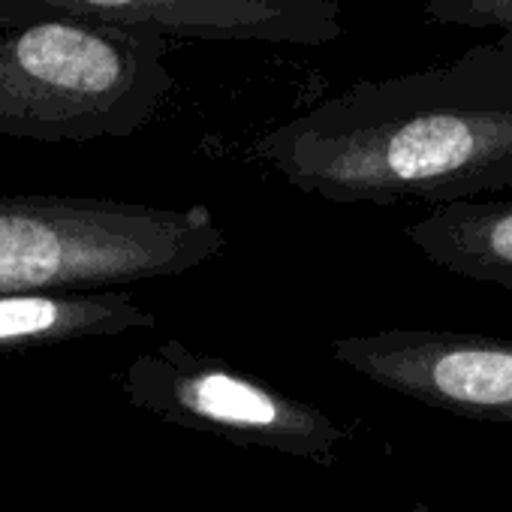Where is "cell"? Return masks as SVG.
<instances>
[{
    "instance_id": "52a82bcc",
    "label": "cell",
    "mask_w": 512,
    "mask_h": 512,
    "mask_svg": "<svg viewBox=\"0 0 512 512\" xmlns=\"http://www.w3.org/2000/svg\"><path fill=\"white\" fill-rule=\"evenodd\" d=\"M157 317L124 290L0 296V350L52 347L154 329Z\"/></svg>"
},
{
    "instance_id": "8992f818",
    "label": "cell",
    "mask_w": 512,
    "mask_h": 512,
    "mask_svg": "<svg viewBox=\"0 0 512 512\" xmlns=\"http://www.w3.org/2000/svg\"><path fill=\"white\" fill-rule=\"evenodd\" d=\"M61 10L178 40L320 49L347 34L341 0H0V13Z\"/></svg>"
},
{
    "instance_id": "6da1fadb",
    "label": "cell",
    "mask_w": 512,
    "mask_h": 512,
    "mask_svg": "<svg viewBox=\"0 0 512 512\" xmlns=\"http://www.w3.org/2000/svg\"><path fill=\"white\" fill-rule=\"evenodd\" d=\"M287 184L329 202L449 205L512 187V34L446 64L368 79L256 142Z\"/></svg>"
},
{
    "instance_id": "9c48e42d",
    "label": "cell",
    "mask_w": 512,
    "mask_h": 512,
    "mask_svg": "<svg viewBox=\"0 0 512 512\" xmlns=\"http://www.w3.org/2000/svg\"><path fill=\"white\" fill-rule=\"evenodd\" d=\"M434 25L512 34V0H419Z\"/></svg>"
},
{
    "instance_id": "3957f363",
    "label": "cell",
    "mask_w": 512,
    "mask_h": 512,
    "mask_svg": "<svg viewBox=\"0 0 512 512\" xmlns=\"http://www.w3.org/2000/svg\"><path fill=\"white\" fill-rule=\"evenodd\" d=\"M223 244L208 205L178 211L97 196H0V296L175 278L214 260Z\"/></svg>"
},
{
    "instance_id": "5b68a950",
    "label": "cell",
    "mask_w": 512,
    "mask_h": 512,
    "mask_svg": "<svg viewBox=\"0 0 512 512\" xmlns=\"http://www.w3.org/2000/svg\"><path fill=\"white\" fill-rule=\"evenodd\" d=\"M341 365L434 410L512 422V338L389 329L332 341Z\"/></svg>"
},
{
    "instance_id": "7a4b0ae2",
    "label": "cell",
    "mask_w": 512,
    "mask_h": 512,
    "mask_svg": "<svg viewBox=\"0 0 512 512\" xmlns=\"http://www.w3.org/2000/svg\"><path fill=\"white\" fill-rule=\"evenodd\" d=\"M169 37L61 10L0 13V136L127 139L175 88Z\"/></svg>"
},
{
    "instance_id": "277c9868",
    "label": "cell",
    "mask_w": 512,
    "mask_h": 512,
    "mask_svg": "<svg viewBox=\"0 0 512 512\" xmlns=\"http://www.w3.org/2000/svg\"><path fill=\"white\" fill-rule=\"evenodd\" d=\"M124 398L163 422L217 434L235 446H260L332 467L347 431L320 407L299 401L229 362L163 341L121 374Z\"/></svg>"
},
{
    "instance_id": "ba28073f",
    "label": "cell",
    "mask_w": 512,
    "mask_h": 512,
    "mask_svg": "<svg viewBox=\"0 0 512 512\" xmlns=\"http://www.w3.org/2000/svg\"><path fill=\"white\" fill-rule=\"evenodd\" d=\"M407 238L431 266L512 293V199L437 205L407 226Z\"/></svg>"
}]
</instances>
